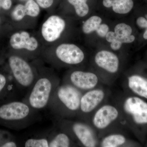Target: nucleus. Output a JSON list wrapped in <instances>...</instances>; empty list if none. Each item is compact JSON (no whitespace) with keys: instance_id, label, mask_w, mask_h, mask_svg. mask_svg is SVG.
Segmentation results:
<instances>
[{"instance_id":"1","label":"nucleus","mask_w":147,"mask_h":147,"mask_svg":"<svg viewBox=\"0 0 147 147\" xmlns=\"http://www.w3.org/2000/svg\"><path fill=\"white\" fill-rule=\"evenodd\" d=\"M40 58L34 61L37 75L28 98L30 106L36 110L42 109L49 104L56 90L55 72L51 69L43 67Z\"/></svg>"},{"instance_id":"2","label":"nucleus","mask_w":147,"mask_h":147,"mask_svg":"<svg viewBox=\"0 0 147 147\" xmlns=\"http://www.w3.org/2000/svg\"><path fill=\"white\" fill-rule=\"evenodd\" d=\"M9 37V44L14 55L29 61L40 58L45 46L34 30H17Z\"/></svg>"},{"instance_id":"3","label":"nucleus","mask_w":147,"mask_h":147,"mask_svg":"<svg viewBox=\"0 0 147 147\" xmlns=\"http://www.w3.org/2000/svg\"><path fill=\"white\" fill-rule=\"evenodd\" d=\"M85 57L84 51L78 45L65 42L45 47L40 59L56 68L62 64H79L84 61Z\"/></svg>"},{"instance_id":"4","label":"nucleus","mask_w":147,"mask_h":147,"mask_svg":"<svg viewBox=\"0 0 147 147\" xmlns=\"http://www.w3.org/2000/svg\"><path fill=\"white\" fill-rule=\"evenodd\" d=\"M65 17L56 11L47 13L36 31L45 47L65 42L63 38L68 27Z\"/></svg>"},{"instance_id":"5","label":"nucleus","mask_w":147,"mask_h":147,"mask_svg":"<svg viewBox=\"0 0 147 147\" xmlns=\"http://www.w3.org/2000/svg\"><path fill=\"white\" fill-rule=\"evenodd\" d=\"M41 9L35 0H28L14 6L10 11L14 30H33L37 24Z\"/></svg>"},{"instance_id":"6","label":"nucleus","mask_w":147,"mask_h":147,"mask_svg":"<svg viewBox=\"0 0 147 147\" xmlns=\"http://www.w3.org/2000/svg\"><path fill=\"white\" fill-rule=\"evenodd\" d=\"M8 63L14 79L21 86L28 88L34 83L37 71L34 61L30 63L20 56L13 54L9 57Z\"/></svg>"},{"instance_id":"7","label":"nucleus","mask_w":147,"mask_h":147,"mask_svg":"<svg viewBox=\"0 0 147 147\" xmlns=\"http://www.w3.org/2000/svg\"><path fill=\"white\" fill-rule=\"evenodd\" d=\"M52 96L67 110L75 111L80 108L81 94L77 88L71 85H63L58 87Z\"/></svg>"},{"instance_id":"8","label":"nucleus","mask_w":147,"mask_h":147,"mask_svg":"<svg viewBox=\"0 0 147 147\" xmlns=\"http://www.w3.org/2000/svg\"><path fill=\"white\" fill-rule=\"evenodd\" d=\"M30 108L23 102L15 101L0 107V118L7 121L26 119L30 114Z\"/></svg>"},{"instance_id":"9","label":"nucleus","mask_w":147,"mask_h":147,"mask_svg":"<svg viewBox=\"0 0 147 147\" xmlns=\"http://www.w3.org/2000/svg\"><path fill=\"white\" fill-rule=\"evenodd\" d=\"M123 108L136 123H147V103L144 100L138 97H129L124 102Z\"/></svg>"},{"instance_id":"10","label":"nucleus","mask_w":147,"mask_h":147,"mask_svg":"<svg viewBox=\"0 0 147 147\" xmlns=\"http://www.w3.org/2000/svg\"><path fill=\"white\" fill-rule=\"evenodd\" d=\"M69 79L74 87L81 90L93 88L98 82V78L95 74L81 70H75L71 72Z\"/></svg>"},{"instance_id":"11","label":"nucleus","mask_w":147,"mask_h":147,"mask_svg":"<svg viewBox=\"0 0 147 147\" xmlns=\"http://www.w3.org/2000/svg\"><path fill=\"white\" fill-rule=\"evenodd\" d=\"M118 116L119 112L117 108L112 105H104L95 114L93 123L96 128L103 129L115 120Z\"/></svg>"},{"instance_id":"12","label":"nucleus","mask_w":147,"mask_h":147,"mask_svg":"<svg viewBox=\"0 0 147 147\" xmlns=\"http://www.w3.org/2000/svg\"><path fill=\"white\" fill-rule=\"evenodd\" d=\"M95 62L99 67L110 73H116L119 67V58L117 55L110 51H99L95 57Z\"/></svg>"},{"instance_id":"13","label":"nucleus","mask_w":147,"mask_h":147,"mask_svg":"<svg viewBox=\"0 0 147 147\" xmlns=\"http://www.w3.org/2000/svg\"><path fill=\"white\" fill-rule=\"evenodd\" d=\"M105 94L101 90H94L87 92L81 98L80 109L83 113H90L100 104Z\"/></svg>"},{"instance_id":"14","label":"nucleus","mask_w":147,"mask_h":147,"mask_svg":"<svg viewBox=\"0 0 147 147\" xmlns=\"http://www.w3.org/2000/svg\"><path fill=\"white\" fill-rule=\"evenodd\" d=\"M72 130L76 137L84 146H96V142L94 134L89 127L84 123H76L73 125Z\"/></svg>"},{"instance_id":"15","label":"nucleus","mask_w":147,"mask_h":147,"mask_svg":"<svg viewBox=\"0 0 147 147\" xmlns=\"http://www.w3.org/2000/svg\"><path fill=\"white\" fill-rule=\"evenodd\" d=\"M103 5L105 7H112L113 11L119 14L129 13L134 6L132 0H103Z\"/></svg>"},{"instance_id":"16","label":"nucleus","mask_w":147,"mask_h":147,"mask_svg":"<svg viewBox=\"0 0 147 147\" xmlns=\"http://www.w3.org/2000/svg\"><path fill=\"white\" fill-rule=\"evenodd\" d=\"M128 86L134 93L147 99V79L138 75H133L129 78Z\"/></svg>"},{"instance_id":"17","label":"nucleus","mask_w":147,"mask_h":147,"mask_svg":"<svg viewBox=\"0 0 147 147\" xmlns=\"http://www.w3.org/2000/svg\"><path fill=\"white\" fill-rule=\"evenodd\" d=\"M69 4L72 7L74 14L79 18L85 17L89 13V7L88 0H67Z\"/></svg>"},{"instance_id":"18","label":"nucleus","mask_w":147,"mask_h":147,"mask_svg":"<svg viewBox=\"0 0 147 147\" xmlns=\"http://www.w3.org/2000/svg\"><path fill=\"white\" fill-rule=\"evenodd\" d=\"M102 19L99 16H91L84 22L82 26V31L84 34H88L96 30L101 24Z\"/></svg>"},{"instance_id":"19","label":"nucleus","mask_w":147,"mask_h":147,"mask_svg":"<svg viewBox=\"0 0 147 147\" xmlns=\"http://www.w3.org/2000/svg\"><path fill=\"white\" fill-rule=\"evenodd\" d=\"M126 141L123 135L114 134L105 137L101 142V146L103 147H117L123 145Z\"/></svg>"},{"instance_id":"20","label":"nucleus","mask_w":147,"mask_h":147,"mask_svg":"<svg viewBox=\"0 0 147 147\" xmlns=\"http://www.w3.org/2000/svg\"><path fill=\"white\" fill-rule=\"evenodd\" d=\"M70 145L69 137L63 133L56 135L49 143V147H68Z\"/></svg>"},{"instance_id":"21","label":"nucleus","mask_w":147,"mask_h":147,"mask_svg":"<svg viewBox=\"0 0 147 147\" xmlns=\"http://www.w3.org/2000/svg\"><path fill=\"white\" fill-rule=\"evenodd\" d=\"M132 32V28L128 25L124 23L117 24L115 27L114 32L117 35L116 40L120 41V40L123 38L131 35Z\"/></svg>"},{"instance_id":"22","label":"nucleus","mask_w":147,"mask_h":147,"mask_svg":"<svg viewBox=\"0 0 147 147\" xmlns=\"http://www.w3.org/2000/svg\"><path fill=\"white\" fill-rule=\"evenodd\" d=\"M41 9L47 13H52L57 10L59 0H35Z\"/></svg>"},{"instance_id":"23","label":"nucleus","mask_w":147,"mask_h":147,"mask_svg":"<svg viewBox=\"0 0 147 147\" xmlns=\"http://www.w3.org/2000/svg\"><path fill=\"white\" fill-rule=\"evenodd\" d=\"M49 143L46 139H30L25 143L26 147H49Z\"/></svg>"},{"instance_id":"24","label":"nucleus","mask_w":147,"mask_h":147,"mask_svg":"<svg viewBox=\"0 0 147 147\" xmlns=\"http://www.w3.org/2000/svg\"><path fill=\"white\" fill-rule=\"evenodd\" d=\"M96 31L98 35L100 37L104 38L109 31V28L108 25L106 24H101L96 29Z\"/></svg>"},{"instance_id":"25","label":"nucleus","mask_w":147,"mask_h":147,"mask_svg":"<svg viewBox=\"0 0 147 147\" xmlns=\"http://www.w3.org/2000/svg\"><path fill=\"white\" fill-rule=\"evenodd\" d=\"M11 0H0V9L4 11L10 10L12 8Z\"/></svg>"},{"instance_id":"26","label":"nucleus","mask_w":147,"mask_h":147,"mask_svg":"<svg viewBox=\"0 0 147 147\" xmlns=\"http://www.w3.org/2000/svg\"><path fill=\"white\" fill-rule=\"evenodd\" d=\"M137 24L138 26L142 28H147V20L143 17H140L137 18Z\"/></svg>"},{"instance_id":"27","label":"nucleus","mask_w":147,"mask_h":147,"mask_svg":"<svg viewBox=\"0 0 147 147\" xmlns=\"http://www.w3.org/2000/svg\"><path fill=\"white\" fill-rule=\"evenodd\" d=\"M105 37L107 41L111 43L116 40L117 38V35L114 32L109 31Z\"/></svg>"},{"instance_id":"28","label":"nucleus","mask_w":147,"mask_h":147,"mask_svg":"<svg viewBox=\"0 0 147 147\" xmlns=\"http://www.w3.org/2000/svg\"><path fill=\"white\" fill-rule=\"evenodd\" d=\"M123 43L119 40H116L110 43V47L114 50H119L121 47Z\"/></svg>"},{"instance_id":"29","label":"nucleus","mask_w":147,"mask_h":147,"mask_svg":"<svg viewBox=\"0 0 147 147\" xmlns=\"http://www.w3.org/2000/svg\"><path fill=\"white\" fill-rule=\"evenodd\" d=\"M6 84V79L5 76L0 74V92L5 86Z\"/></svg>"},{"instance_id":"30","label":"nucleus","mask_w":147,"mask_h":147,"mask_svg":"<svg viewBox=\"0 0 147 147\" xmlns=\"http://www.w3.org/2000/svg\"><path fill=\"white\" fill-rule=\"evenodd\" d=\"M16 146L17 145L16 143L13 142H7L1 146V147H16Z\"/></svg>"},{"instance_id":"31","label":"nucleus","mask_w":147,"mask_h":147,"mask_svg":"<svg viewBox=\"0 0 147 147\" xmlns=\"http://www.w3.org/2000/svg\"><path fill=\"white\" fill-rule=\"evenodd\" d=\"M143 37H144V39L147 40V28H146V30L144 33Z\"/></svg>"},{"instance_id":"32","label":"nucleus","mask_w":147,"mask_h":147,"mask_svg":"<svg viewBox=\"0 0 147 147\" xmlns=\"http://www.w3.org/2000/svg\"><path fill=\"white\" fill-rule=\"evenodd\" d=\"M20 3H24L25 2L27 1H28V0H18Z\"/></svg>"},{"instance_id":"33","label":"nucleus","mask_w":147,"mask_h":147,"mask_svg":"<svg viewBox=\"0 0 147 147\" xmlns=\"http://www.w3.org/2000/svg\"><path fill=\"white\" fill-rule=\"evenodd\" d=\"M1 16H0V27H1Z\"/></svg>"},{"instance_id":"34","label":"nucleus","mask_w":147,"mask_h":147,"mask_svg":"<svg viewBox=\"0 0 147 147\" xmlns=\"http://www.w3.org/2000/svg\"><path fill=\"white\" fill-rule=\"evenodd\" d=\"M146 19H147V16H146Z\"/></svg>"}]
</instances>
